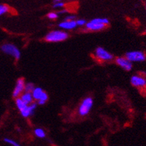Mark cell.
<instances>
[{
	"label": "cell",
	"instance_id": "16",
	"mask_svg": "<svg viewBox=\"0 0 146 146\" xmlns=\"http://www.w3.org/2000/svg\"><path fill=\"white\" fill-rule=\"evenodd\" d=\"M10 8L7 5L0 4V16L4 15L5 14L9 11Z\"/></svg>",
	"mask_w": 146,
	"mask_h": 146
},
{
	"label": "cell",
	"instance_id": "12",
	"mask_svg": "<svg viewBox=\"0 0 146 146\" xmlns=\"http://www.w3.org/2000/svg\"><path fill=\"white\" fill-rule=\"evenodd\" d=\"M76 26H77V24L75 20H73V21H66L65 20L59 24V27L66 29V30H71L76 28Z\"/></svg>",
	"mask_w": 146,
	"mask_h": 146
},
{
	"label": "cell",
	"instance_id": "22",
	"mask_svg": "<svg viewBox=\"0 0 146 146\" xmlns=\"http://www.w3.org/2000/svg\"><path fill=\"white\" fill-rule=\"evenodd\" d=\"M75 16H68L66 17V21H73V20H75Z\"/></svg>",
	"mask_w": 146,
	"mask_h": 146
},
{
	"label": "cell",
	"instance_id": "19",
	"mask_svg": "<svg viewBox=\"0 0 146 146\" xmlns=\"http://www.w3.org/2000/svg\"><path fill=\"white\" fill-rule=\"evenodd\" d=\"M4 141L6 142V143H8V144L11 145L12 146H21L19 143H17V142H16V141L13 140V139H11L5 138Z\"/></svg>",
	"mask_w": 146,
	"mask_h": 146
},
{
	"label": "cell",
	"instance_id": "7",
	"mask_svg": "<svg viewBox=\"0 0 146 146\" xmlns=\"http://www.w3.org/2000/svg\"><path fill=\"white\" fill-rule=\"evenodd\" d=\"M96 56L98 59L102 60H110L113 58V56L112 55L110 52L106 51L102 47H98L96 48Z\"/></svg>",
	"mask_w": 146,
	"mask_h": 146
},
{
	"label": "cell",
	"instance_id": "1",
	"mask_svg": "<svg viewBox=\"0 0 146 146\" xmlns=\"http://www.w3.org/2000/svg\"><path fill=\"white\" fill-rule=\"evenodd\" d=\"M16 105L19 109L21 115L23 117L25 118L32 115L36 108V104L35 103H31L30 105H28L25 103H24L20 98H17L16 99Z\"/></svg>",
	"mask_w": 146,
	"mask_h": 146
},
{
	"label": "cell",
	"instance_id": "8",
	"mask_svg": "<svg viewBox=\"0 0 146 146\" xmlns=\"http://www.w3.org/2000/svg\"><path fill=\"white\" fill-rule=\"evenodd\" d=\"M24 90H25V81L23 78L18 79L14 92H13V97L17 98L19 95L24 91Z\"/></svg>",
	"mask_w": 146,
	"mask_h": 146
},
{
	"label": "cell",
	"instance_id": "10",
	"mask_svg": "<svg viewBox=\"0 0 146 146\" xmlns=\"http://www.w3.org/2000/svg\"><path fill=\"white\" fill-rule=\"evenodd\" d=\"M116 64L119 66H120L122 69L127 71H130L132 69V63L130 62L128 60H127L125 58H118L115 60Z\"/></svg>",
	"mask_w": 146,
	"mask_h": 146
},
{
	"label": "cell",
	"instance_id": "11",
	"mask_svg": "<svg viewBox=\"0 0 146 146\" xmlns=\"http://www.w3.org/2000/svg\"><path fill=\"white\" fill-rule=\"evenodd\" d=\"M86 27L89 30H91V31H99V30H102V29H104L105 27V25H103V24H99V23H96L92 22L91 20L90 22H89L86 24Z\"/></svg>",
	"mask_w": 146,
	"mask_h": 146
},
{
	"label": "cell",
	"instance_id": "20",
	"mask_svg": "<svg viewBox=\"0 0 146 146\" xmlns=\"http://www.w3.org/2000/svg\"><path fill=\"white\" fill-rule=\"evenodd\" d=\"M58 17V14L57 13H54V12H51L49 14H48V17L51 19H57Z\"/></svg>",
	"mask_w": 146,
	"mask_h": 146
},
{
	"label": "cell",
	"instance_id": "17",
	"mask_svg": "<svg viewBox=\"0 0 146 146\" xmlns=\"http://www.w3.org/2000/svg\"><path fill=\"white\" fill-rule=\"evenodd\" d=\"M35 87H34V84H31V83H28L25 85V90L26 92H32V91L34 90Z\"/></svg>",
	"mask_w": 146,
	"mask_h": 146
},
{
	"label": "cell",
	"instance_id": "13",
	"mask_svg": "<svg viewBox=\"0 0 146 146\" xmlns=\"http://www.w3.org/2000/svg\"><path fill=\"white\" fill-rule=\"evenodd\" d=\"M21 100L23 101L24 103H25L26 104L29 105V104H31L33 102V97H32V94H31V92H25V93H23L21 96Z\"/></svg>",
	"mask_w": 146,
	"mask_h": 146
},
{
	"label": "cell",
	"instance_id": "21",
	"mask_svg": "<svg viewBox=\"0 0 146 146\" xmlns=\"http://www.w3.org/2000/svg\"><path fill=\"white\" fill-rule=\"evenodd\" d=\"M76 24H77V25H79V26H83V25L87 24V22H86L85 19H78L77 21H76Z\"/></svg>",
	"mask_w": 146,
	"mask_h": 146
},
{
	"label": "cell",
	"instance_id": "6",
	"mask_svg": "<svg viewBox=\"0 0 146 146\" xmlns=\"http://www.w3.org/2000/svg\"><path fill=\"white\" fill-rule=\"evenodd\" d=\"M2 51L5 52V54H10L12 57H14L17 60H19L20 58V52L14 45L13 44H5L2 46Z\"/></svg>",
	"mask_w": 146,
	"mask_h": 146
},
{
	"label": "cell",
	"instance_id": "5",
	"mask_svg": "<svg viewBox=\"0 0 146 146\" xmlns=\"http://www.w3.org/2000/svg\"><path fill=\"white\" fill-rule=\"evenodd\" d=\"M92 104H93V101H92V98H90V97H88V98H86L85 99H84V101H83L79 107L78 113L82 115V116L87 115L90 111Z\"/></svg>",
	"mask_w": 146,
	"mask_h": 146
},
{
	"label": "cell",
	"instance_id": "15",
	"mask_svg": "<svg viewBox=\"0 0 146 146\" xmlns=\"http://www.w3.org/2000/svg\"><path fill=\"white\" fill-rule=\"evenodd\" d=\"M92 21L96 23H99V24H103L104 25L109 24V19L107 18H96V19H92Z\"/></svg>",
	"mask_w": 146,
	"mask_h": 146
},
{
	"label": "cell",
	"instance_id": "23",
	"mask_svg": "<svg viewBox=\"0 0 146 146\" xmlns=\"http://www.w3.org/2000/svg\"><path fill=\"white\" fill-rule=\"evenodd\" d=\"M68 11L67 10H62V11H60L59 12V14H66V13H67Z\"/></svg>",
	"mask_w": 146,
	"mask_h": 146
},
{
	"label": "cell",
	"instance_id": "18",
	"mask_svg": "<svg viewBox=\"0 0 146 146\" xmlns=\"http://www.w3.org/2000/svg\"><path fill=\"white\" fill-rule=\"evenodd\" d=\"M65 6V3L61 1H54L53 8H62Z\"/></svg>",
	"mask_w": 146,
	"mask_h": 146
},
{
	"label": "cell",
	"instance_id": "24",
	"mask_svg": "<svg viewBox=\"0 0 146 146\" xmlns=\"http://www.w3.org/2000/svg\"><path fill=\"white\" fill-rule=\"evenodd\" d=\"M145 10H146V4H145Z\"/></svg>",
	"mask_w": 146,
	"mask_h": 146
},
{
	"label": "cell",
	"instance_id": "14",
	"mask_svg": "<svg viewBox=\"0 0 146 146\" xmlns=\"http://www.w3.org/2000/svg\"><path fill=\"white\" fill-rule=\"evenodd\" d=\"M35 134L38 138H45L46 137V133L41 128H36L35 130Z\"/></svg>",
	"mask_w": 146,
	"mask_h": 146
},
{
	"label": "cell",
	"instance_id": "3",
	"mask_svg": "<svg viewBox=\"0 0 146 146\" xmlns=\"http://www.w3.org/2000/svg\"><path fill=\"white\" fill-rule=\"evenodd\" d=\"M125 58L130 62H142L146 60V55L141 51H132L128 52L125 54Z\"/></svg>",
	"mask_w": 146,
	"mask_h": 146
},
{
	"label": "cell",
	"instance_id": "9",
	"mask_svg": "<svg viewBox=\"0 0 146 146\" xmlns=\"http://www.w3.org/2000/svg\"><path fill=\"white\" fill-rule=\"evenodd\" d=\"M131 83L134 87H144L146 86V79L142 76L133 75L131 78Z\"/></svg>",
	"mask_w": 146,
	"mask_h": 146
},
{
	"label": "cell",
	"instance_id": "4",
	"mask_svg": "<svg viewBox=\"0 0 146 146\" xmlns=\"http://www.w3.org/2000/svg\"><path fill=\"white\" fill-rule=\"evenodd\" d=\"M31 94H32L33 98L38 101V104L40 105L44 104L46 101L48 100V95L46 92L42 90L40 87H36L34 89Z\"/></svg>",
	"mask_w": 146,
	"mask_h": 146
},
{
	"label": "cell",
	"instance_id": "2",
	"mask_svg": "<svg viewBox=\"0 0 146 146\" xmlns=\"http://www.w3.org/2000/svg\"><path fill=\"white\" fill-rule=\"evenodd\" d=\"M68 34L62 31H51L46 35L45 39L48 42H60L67 39Z\"/></svg>",
	"mask_w": 146,
	"mask_h": 146
}]
</instances>
